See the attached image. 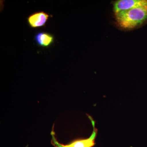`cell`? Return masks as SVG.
Masks as SVG:
<instances>
[{"label": "cell", "mask_w": 147, "mask_h": 147, "mask_svg": "<svg viewBox=\"0 0 147 147\" xmlns=\"http://www.w3.org/2000/svg\"><path fill=\"white\" fill-rule=\"evenodd\" d=\"M50 16L44 11H37L28 16L27 21L30 28H38L45 26Z\"/></svg>", "instance_id": "cell-3"}, {"label": "cell", "mask_w": 147, "mask_h": 147, "mask_svg": "<svg viewBox=\"0 0 147 147\" xmlns=\"http://www.w3.org/2000/svg\"><path fill=\"white\" fill-rule=\"evenodd\" d=\"M147 0H119L113 4V10L115 14L129 10L142 5L146 2Z\"/></svg>", "instance_id": "cell-4"}, {"label": "cell", "mask_w": 147, "mask_h": 147, "mask_svg": "<svg viewBox=\"0 0 147 147\" xmlns=\"http://www.w3.org/2000/svg\"><path fill=\"white\" fill-rule=\"evenodd\" d=\"M117 24L121 28L132 30L147 22V0L144 4L115 14Z\"/></svg>", "instance_id": "cell-1"}, {"label": "cell", "mask_w": 147, "mask_h": 147, "mask_svg": "<svg viewBox=\"0 0 147 147\" xmlns=\"http://www.w3.org/2000/svg\"><path fill=\"white\" fill-rule=\"evenodd\" d=\"M34 39L37 45L39 47H48L54 43V36L46 32H38L34 36Z\"/></svg>", "instance_id": "cell-5"}, {"label": "cell", "mask_w": 147, "mask_h": 147, "mask_svg": "<svg viewBox=\"0 0 147 147\" xmlns=\"http://www.w3.org/2000/svg\"><path fill=\"white\" fill-rule=\"evenodd\" d=\"M91 121L93 126V131L91 135L87 139H79L75 140L70 144L67 145H63L60 144L57 141L55 137V133L54 131H51L52 136V143L55 147H92L95 144V139L97 136L98 130L95 127V122L90 116H88Z\"/></svg>", "instance_id": "cell-2"}]
</instances>
